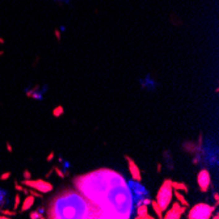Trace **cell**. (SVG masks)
<instances>
[{
  "label": "cell",
  "mask_w": 219,
  "mask_h": 219,
  "mask_svg": "<svg viewBox=\"0 0 219 219\" xmlns=\"http://www.w3.org/2000/svg\"><path fill=\"white\" fill-rule=\"evenodd\" d=\"M23 185H26V187H29L32 189H34L37 191H40V193L45 194V193H50V191H53L54 187L51 182L46 181V180L43 178H37V180H23Z\"/></svg>",
  "instance_id": "obj_4"
},
{
  "label": "cell",
  "mask_w": 219,
  "mask_h": 219,
  "mask_svg": "<svg viewBox=\"0 0 219 219\" xmlns=\"http://www.w3.org/2000/svg\"><path fill=\"white\" fill-rule=\"evenodd\" d=\"M23 176H24V180H29V178H32V173L28 171V169H25Z\"/></svg>",
  "instance_id": "obj_20"
},
{
  "label": "cell",
  "mask_w": 219,
  "mask_h": 219,
  "mask_svg": "<svg viewBox=\"0 0 219 219\" xmlns=\"http://www.w3.org/2000/svg\"><path fill=\"white\" fill-rule=\"evenodd\" d=\"M156 171H157V172H160V171H161V164H159V163H157V165H156Z\"/></svg>",
  "instance_id": "obj_27"
},
{
  "label": "cell",
  "mask_w": 219,
  "mask_h": 219,
  "mask_svg": "<svg viewBox=\"0 0 219 219\" xmlns=\"http://www.w3.org/2000/svg\"><path fill=\"white\" fill-rule=\"evenodd\" d=\"M172 188H173L174 190L184 191V193H188V191H189L188 185L185 184V182H181V181H173V180H172Z\"/></svg>",
  "instance_id": "obj_10"
},
{
  "label": "cell",
  "mask_w": 219,
  "mask_h": 219,
  "mask_svg": "<svg viewBox=\"0 0 219 219\" xmlns=\"http://www.w3.org/2000/svg\"><path fill=\"white\" fill-rule=\"evenodd\" d=\"M213 195H214V200H215V206H218V205H219V194L215 191V193L213 194Z\"/></svg>",
  "instance_id": "obj_23"
},
{
  "label": "cell",
  "mask_w": 219,
  "mask_h": 219,
  "mask_svg": "<svg viewBox=\"0 0 219 219\" xmlns=\"http://www.w3.org/2000/svg\"><path fill=\"white\" fill-rule=\"evenodd\" d=\"M198 161H200V159H198V157H194V159H193V163H194V164H197Z\"/></svg>",
  "instance_id": "obj_29"
},
{
  "label": "cell",
  "mask_w": 219,
  "mask_h": 219,
  "mask_svg": "<svg viewBox=\"0 0 219 219\" xmlns=\"http://www.w3.org/2000/svg\"><path fill=\"white\" fill-rule=\"evenodd\" d=\"M15 188H16V190H17V191H23V193H24V187H21V185L17 182V181H15Z\"/></svg>",
  "instance_id": "obj_21"
},
{
  "label": "cell",
  "mask_w": 219,
  "mask_h": 219,
  "mask_svg": "<svg viewBox=\"0 0 219 219\" xmlns=\"http://www.w3.org/2000/svg\"><path fill=\"white\" fill-rule=\"evenodd\" d=\"M217 206H211L205 202L194 205L191 209L188 211V218L189 219H210L213 213H214Z\"/></svg>",
  "instance_id": "obj_3"
},
{
  "label": "cell",
  "mask_w": 219,
  "mask_h": 219,
  "mask_svg": "<svg viewBox=\"0 0 219 219\" xmlns=\"http://www.w3.org/2000/svg\"><path fill=\"white\" fill-rule=\"evenodd\" d=\"M5 193H4V191L3 190H0V206H3L4 204H5V195H4Z\"/></svg>",
  "instance_id": "obj_19"
},
{
  "label": "cell",
  "mask_w": 219,
  "mask_h": 219,
  "mask_svg": "<svg viewBox=\"0 0 219 219\" xmlns=\"http://www.w3.org/2000/svg\"><path fill=\"white\" fill-rule=\"evenodd\" d=\"M34 201H36V197H33L32 194H26L25 200L23 201V205H21L20 211H21V213H25V211L30 210L32 207L34 206Z\"/></svg>",
  "instance_id": "obj_9"
},
{
  "label": "cell",
  "mask_w": 219,
  "mask_h": 219,
  "mask_svg": "<svg viewBox=\"0 0 219 219\" xmlns=\"http://www.w3.org/2000/svg\"><path fill=\"white\" fill-rule=\"evenodd\" d=\"M11 176H12V173H11V172H4L2 176H0V180H2V181H5V180H8Z\"/></svg>",
  "instance_id": "obj_18"
},
{
  "label": "cell",
  "mask_w": 219,
  "mask_h": 219,
  "mask_svg": "<svg viewBox=\"0 0 219 219\" xmlns=\"http://www.w3.org/2000/svg\"><path fill=\"white\" fill-rule=\"evenodd\" d=\"M136 219H154L148 213V205L136 202Z\"/></svg>",
  "instance_id": "obj_8"
},
{
  "label": "cell",
  "mask_w": 219,
  "mask_h": 219,
  "mask_svg": "<svg viewBox=\"0 0 219 219\" xmlns=\"http://www.w3.org/2000/svg\"><path fill=\"white\" fill-rule=\"evenodd\" d=\"M211 218H214V219H218V218H219V214H218V213H215V214H214V213H213Z\"/></svg>",
  "instance_id": "obj_28"
},
{
  "label": "cell",
  "mask_w": 219,
  "mask_h": 219,
  "mask_svg": "<svg viewBox=\"0 0 219 219\" xmlns=\"http://www.w3.org/2000/svg\"><path fill=\"white\" fill-rule=\"evenodd\" d=\"M53 159H54V151H51L50 154H49V156L46 157V160H47V161H51Z\"/></svg>",
  "instance_id": "obj_24"
},
{
  "label": "cell",
  "mask_w": 219,
  "mask_h": 219,
  "mask_svg": "<svg viewBox=\"0 0 219 219\" xmlns=\"http://www.w3.org/2000/svg\"><path fill=\"white\" fill-rule=\"evenodd\" d=\"M55 37H57V40L59 41V40H61V30H55Z\"/></svg>",
  "instance_id": "obj_25"
},
{
  "label": "cell",
  "mask_w": 219,
  "mask_h": 219,
  "mask_svg": "<svg viewBox=\"0 0 219 219\" xmlns=\"http://www.w3.org/2000/svg\"><path fill=\"white\" fill-rule=\"evenodd\" d=\"M42 209H40V210H37V211H32L30 214H29V218L30 219H43L45 217H43V214H42Z\"/></svg>",
  "instance_id": "obj_14"
},
{
  "label": "cell",
  "mask_w": 219,
  "mask_h": 219,
  "mask_svg": "<svg viewBox=\"0 0 219 219\" xmlns=\"http://www.w3.org/2000/svg\"><path fill=\"white\" fill-rule=\"evenodd\" d=\"M185 213H187V206H182L180 202H174L172 204L171 209H168L163 213L164 219H180Z\"/></svg>",
  "instance_id": "obj_5"
},
{
  "label": "cell",
  "mask_w": 219,
  "mask_h": 219,
  "mask_svg": "<svg viewBox=\"0 0 219 219\" xmlns=\"http://www.w3.org/2000/svg\"><path fill=\"white\" fill-rule=\"evenodd\" d=\"M53 171L55 172V173H57V174H58V176L61 177V178H64L66 176H67V174H66V173L62 171V169L59 168V167H57V165H54V167H53Z\"/></svg>",
  "instance_id": "obj_16"
},
{
  "label": "cell",
  "mask_w": 219,
  "mask_h": 219,
  "mask_svg": "<svg viewBox=\"0 0 219 219\" xmlns=\"http://www.w3.org/2000/svg\"><path fill=\"white\" fill-rule=\"evenodd\" d=\"M123 157H125V160L127 161V168H129V172L131 174V178L136 182H140L142 181V173H140V169L138 167V164L127 155H125Z\"/></svg>",
  "instance_id": "obj_7"
},
{
  "label": "cell",
  "mask_w": 219,
  "mask_h": 219,
  "mask_svg": "<svg viewBox=\"0 0 219 219\" xmlns=\"http://www.w3.org/2000/svg\"><path fill=\"white\" fill-rule=\"evenodd\" d=\"M55 2L61 4H66V3H70V0H55Z\"/></svg>",
  "instance_id": "obj_26"
},
{
  "label": "cell",
  "mask_w": 219,
  "mask_h": 219,
  "mask_svg": "<svg viewBox=\"0 0 219 219\" xmlns=\"http://www.w3.org/2000/svg\"><path fill=\"white\" fill-rule=\"evenodd\" d=\"M150 205H151V207L154 209V211H155V214H156V217L159 218V219H161L163 218V211H161V209H160V206L157 205V202L154 200L152 201L151 200V202H150Z\"/></svg>",
  "instance_id": "obj_12"
},
{
  "label": "cell",
  "mask_w": 219,
  "mask_h": 219,
  "mask_svg": "<svg viewBox=\"0 0 219 219\" xmlns=\"http://www.w3.org/2000/svg\"><path fill=\"white\" fill-rule=\"evenodd\" d=\"M3 54H4V51L2 50V51H0V57H2V55H3Z\"/></svg>",
  "instance_id": "obj_31"
},
{
  "label": "cell",
  "mask_w": 219,
  "mask_h": 219,
  "mask_svg": "<svg viewBox=\"0 0 219 219\" xmlns=\"http://www.w3.org/2000/svg\"><path fill=\"white\" fill-rule=\"evenodd\" d=\"M121 177L109 169H100L83 177L79 189L92 204L100 207L98 218H129L131 214V193L126 184L119 187L116 193L112 190L117 187V180ZM125 181H121V184Z\"/></svg>",
  "instance_id": "obj_1"
},
{
  "label": "cell",
  "mask_w": 219,
  "mask_h": 219,
  "mask_svg": "<svg viewBox=\"0 0 219 219\" xmlns=\"http://www.w3.org/2000/svg\"><path fill=\"white\" fill-rule=\"evenodd\" d=\"M20 202H21V195L17 193L15 195V202H13V210H16L17 207L20 206Z\"/></svg>",
  "instance_id": "obj_17"
},
{
  "label": "cell",
  "mask_w": 219,
  "mask_h": 219,
  "mask_svg": "<svg viewBox=\"0 0 219 219\" xmlns=\"http://www.w3.org/2000/svg\"><path fill=\"white\" fill-rule=\"evenodd\" d=\"M173 197H176L177 202H180V204H181L182 206H187V207L189 206V202L187 201V198H185L184 194H182L180 190H174V189H173Z\"/></svg>",
  "instance_id": "obj_11"
},
{
  "label": "cell",
  "mask_w": 219,
  "mask_h": 219,
  "mask_svg": "<svg viewBox=\"0 0 219 219\" xmlns=\"http://www.w3.org/2000/svg\"><path fill=\"white\" fill-rule=\"evenodd\" d=\"M0 211H2V214H4V215H7V217H9V218H12V217H15L17 213H16V210H7V209H0Z\"/></svg>",
  "instance_id": "obj_15"
},
{
  "label": "cell",
  "mask_w": 219,
  "mask_h": 219,
  "mask_svg": "<svg viewBox=\"0 0 219 219\" xmlns=\"http://www.w3.org/2000/svg\"><path fill=\"white\" fill-rule=\"evenodd\" d=\"M197 185H198V189L202 193H206L209 190L211 185V176H210V172L206 168L201 169L198 174H197Z\"/></svg>",
  "instance_id": "obj_6"
},
{
  "label": "cell",
  "mask_w": 219,
  "mask_h": 219,
  "mask_svg": "<svg viewBox=\"0 0 219 219\" xmlns=\"http://www.w3.org/2000/svg\"><path fill=\"white\" fill-rule=\"evenodd\" d=\"M53 117H61V116H63V113H64V108L62 106V105H58V106H55L53 109Z\"/></svg>",
  "instance_id": "obj_13"
},
{
  "label": "cell",
  "mask_w": 219,
  "mask_h": 219,
  "mask_svg": "<svg viewBox=\"0 0 219 219\" xmlns=\"http://www.w3.org/2000/svg\"><path fill=\"white\" fill-rule=\"evenodd\" d=\"M5 146H7V151L9 152V154H12V152H13V147L11 146L9 142H7V144H5Z\"/></svg>",
  "instance_id": "obj_22"
},
{
  "label": "cell",
  "mask_w": 219,
  "mask_h": 219,
  "mask_svg": "<svg viewBox=\"0 0 219 219\" xmlns=\"http://www.w3.org/2000/svg\"><path fill=\"white\" fill-rule=\"evenodd\" d=\"M0 43H4V40H3V38H0Z\"/></svg>",
  "instance_id": "obj_30"
},
{
  "label": "cell",
  "mask_w": 219,
  "mask_h": 219,
  "mask_svg": "<svg viewBox=\"0 0 219 219\" xmlns=\"http://www.w3.org/2000/svg\"><path fill=\"white\" fill-rule=\"evenodd\" d=\"M172 198H173L172 178H165L163 181V184L160 185V188H159L157 193H156V198H155V201L157 202V205L160 206L163 213L172 204Z\"/></svg>",
  "instance_id": "obj_2"
}]
</instances>
